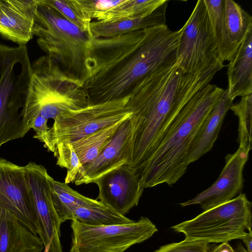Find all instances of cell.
I'll return each mask as SVG.
<instances>
[{"label":"cell","mask_w":252,"mask_h":252,"mask_svg":"<svg viewBox=\"0 0 252 252\" xmlns=\"http://www.w3.org/2000/svg\"><path fill=\"white\" fill-rule=\"evenodd\" d=\"M178 37L165 25L92 38L84 84L89 105L129 96L144 79L176 64Z\"/></svg>","instance_id":"obj_1"},{"label":"cell","mask_w":252,"mask_h":252,"mask_svg":"<svg viewBox=\"0 0 252 252\" xmlns=\"http://www.w3.org/2000/svg\"><path fill=\"white\" fill-rule=\"evenodd\" d=\"M220 70L197 75L176 64L144 79L134 90L126 107L131 113V156L128 166L137 172L148 160L169 123Z\"/></svg>","instance_id":"obj_2"},{"label":"cell","mask_w":252,"mask_h":252,"mask_svg":"<svg viewBox=\"0 0 252 252\" xmlns=\"http://www.w3.org/2000/svg\"><path fill=\"white\" fill-rule=\"evenodd\" d=\"M225 90L208 84L196 93L169 123L148 160L137 171L144 189L171 186L186 173L189 148Z\"/></svg>","instance_id":"obj_3"},{"label":"cell","mask_w":252,"mask_h":252,"mask_svg":"<svg viewBox=\"0 0 252 252\" xmlns=\"http://www.w3.org/2000/svg\"><path fill=\"white\" fill-rule=\"evenodd\" d=\"M32 32L41 49L84 84L88 76L91 35L42 0H38Z\"/></svg>","instance_id":"obj_4"},{"label":"cell","mask_w":252,"mask_h":252,"mask_svg":"<svg viewBox=\"0 0 252 252\" xmlns=\"http://www.w3.org/2000/svg\"><path fill=\"white\" fill-rule=\"evenodd\" d=\"M31 74L26 45L0 44V148L23 137L33 126L26 109Z\"/></svg>","instance_id":"obj_5"},{"label":"cell","mask_w":252,"mask_h":252,"mask_svg":"<svg viewBox=\"0 0 252 252\" xmlns=\"http://www.w3.org/2000/svg\"><path fill=\"white\" fill-rule=\"evenodd\" d=\"M89 105L84 84L69 76L49 56L39 57L32 64L26 109L34 121L38 115L54 120L61 114Z\"/></svg>","instance_id":"obj_6"},{"label":"cell","mask_w":252,"mask_h":252,"mask_svg":"<svg viewBox=\"0 0 252 252\" xmlns=\"http://www.w3.org/2000/svg\"><path fill=\"white\" fill-rule=\"evenodd\" d=\"M252 203L245 193L203 211L194 218L172 226L188 241L206 243L242 240L252 228Z\"/></svg>","instance_id":"obj_7"},{"label":"cell","mask_w":252,"mask_h":252,"mask_svg":"<svg viewBox=\"0 0 252 252\" xmlns=\"http://www.w3.org/2000/svg\"><path fill=\"white\" fill-rule=\"evenodd\" d=\"M178 31L176 64L184 72L197 75L224 67L203 0Z\"/></svg>","instance_id":"obj_8"},{"label":"cell","mask_w":252,"mask_h":252,"mask_svg":"<svg viewBox=\"0 0 252 252\" xmlns=\"http://www.w3.org/2000/svg\"><path fill=\"white\" fill-rule=\"evenodd\" d=\"M130 97L110 101L71 110L58 116L48 129L47 142L44 146L55 152L56 146L65 142L72 143L102 128L129 118L126 107Z\"/></svg>","instance_id":"obj_9"},{"label":"cell","mask_w":252,"mask_h":252,"mask_svg":"<svg viewBox=\"0 0 252 252\" xmlns=\"http://www.w3.org/2000/svg\"><path fill=\"white\" fill-rule=\"evenodd\" d=\"M70 252H125L158 231L147 217L125 224L93 226L72 220Z\"/></svg>","instance_id":"obj_10"},{"label":"cell","mask_w":252,"mask_h":252,"mask_svg":"<svg viewBox=\"0 0 252 252\" xmlns=\"http://www.w3.org/2000/svg\"><path fill=\"white\" fill-rule=\"evenodd\" d=\"M39 228V237L48 252H63L61 243L62 224L52 200L51 177L43 165L30 162L24 166Z\"/></svg>","instance_id":"obj_11"},{"label":"cell","mask_w":252,"mask_h":252,"mask_svg":"<svg viewBox=\"0 0 252 252\" xmlns=\"http://www.w3.org/2000/svg\"><path fill=\"white\" fill-rule=\"evenodd\" d=\"M7 210L39 235V228L24 166L0 158V212Z\"/></svg>","instance_id":"obj_12"},{"label":"cell","mask_w":252,"mask_h":252,"mask_svg":"<svg viewBox=\"0 0 252 252\" xmlns=\"http://www.w3.org/2000/svg\"><path fill=\"white\" fill-rule=\"evenodd\" d=\"M93 183L98 186L99 201L124 216L138 205L144 189L139 174L127 164L113 169Z\"/></svg>","instance_id":"obj_13"},{"label":"cell","mask_w":252,"mask_h":252,"mask_svg":"<svg viewBox=\"0 0 252 252\" xmlns=\"http://www.w3.org/2000/svg\"><path fill=\"white\" fill-rule=\"evenodd\" d=\"M249 154L239 148L233 154H227L225 164L219 178L209 188L186 202L182 207L199 205L203 211L225 203L241 193L243 188V171Z\"/></svg>","instance_id":"obj_14"},{"label":"cell","mask_w":252,"mask_h":252,"mask_svg":"<svg viewBox=\"0 0 252 252\" xmlns=\"http://www.w3.org/2000/svg\"><path fill=\"white\" fill-rule=\"evenodd\" d=\"M129 118L121 124L99 154L91 162L83 165V175L74 182L76 185L93 183L114 169L124 164L129 165L131 144Z\"/></svg>","instance_id":"obj_15"},{"label":"cell","mask_w":252,"mask_h":252,"mask_svg":"<svg viewBox=\"0 0 252 252\" xmlns=\"http://www.w3.org/2000/svg\"><path fill=\"white\" fill-rule=\"evenodd\" d=\"M38 0H0V35L18 45H26L33 36Z\"/></svg>","instance_id":"obj_16"},{"label":"cell","mask_w":252,"mask_h":252,"mask_svg":"<svg viewBox=\"0 0 252 252\" xmlns=\"http://www.w3.org/2000/svg\"><path fill=\"white\" fill-rule=\"evenodd\" d=\"M44 245L36 234L7 210L0 212V252H42Z\"/></svg>","instance_id":"obj_17"},{"label":"cell","mask_w":252,"mask_h":252,"mask_svg":"<svg viewBox=\"0 0 252 252\" xmlns=\"http://www.w3.org/2000/svg\"><path fill=\"white\" fill-rule=\"evenodd\" d=\"M167 2L150 14L105 22H91L90 29L92 37H113L141 29L165 25Z\"/></svg>","instance_id":"obj_18"},{"label":"cell","mask_w":252,"mask_h":252,"mask_svg":"<svg viewBox=\"0 0 252 252\" xmlns=\"http://www.w3.org/2000/svg\"><path fill=\"white\" fill-rule=\"evenodd\" d=\"M229 62L226 89L228 96L234 99L252 94V30Z\"/></svg>","instance_id":"obj_19"},{"label":"cell","mask_w":252,"mask_h":252,"mask_svg":"<svg viewBox=\"0 0 252 252\" xmlns=\"http://www.w3.org/2000/svg\"><path fill=\"white\" fill-rule=\"evenodd\" d=\"M233 100L228 96L226 89L207 116L190 146L188 158L189 165L212 149L225 116L233 104Z\"/></svg>","instance_id":"obj_20"},{"label":"cell","mask_w":252,"mask_h":252,"mask_svg":"<svg viewBox=\"0 0 252 252\" xmlns=\"http://www.w3.org/2000/svg\"><path fill=\"white\" fill-rule=\"evenodd\" d=\"M52 200L56 212L61 223L70 220L72 213L80 206L89 207L102 204L80 194L65 183L52 178L51 180Z\"/></svg>","instance_id":"obj_21"},{"label":"cell","mask_w":252,"mask_h":252,"mask_svg":"<svg viewBox=\"0 0 252 252\" xmlns=\"http://www.w3.org/2000/svg\"><path fill=\"white\" fill-rule=\"evenodd\" d=\"M210 19L221 59L229 61L239 46L232 44L228 37L224 18V0H203Z\"/></svg>","instance_id":"obj_22"},{"label":"cell","mask_w":252,"mask_h":252,"mask_svg":"<svg viewBox=\"0 0 252 252\" xmlns=\"http://www.w3.org/2000/svg\"><path fill=\"white\" fill-rule=\"evenodd\" d=\"M126 119L102 128L71 143L83 165L91 162L99 154L110 141L121 124Z\"/></svg>","instance_id":"obj_23"},{"label":"cell","mask_w":252,"mask_h":252,"mask_svg":"<svg viewBox=\"0 0 252 252\" xmlns=\"http://www.w3.org/2000/svg\"><path fill=\"white\" fill-rule=\"evenodd\" d=\"M70 220L93 226L121 224L134 221L103 203L97 206L77 207L72 213Z\"/></svg>","instance_id":"obj_24"},{"label":"cell","mask_w":252,"mask_h":252,"mask_svg":"<svg viewBox=\"0 0 252 252\" xmlns=\"http://www.w3.org/2000/svg\"><path fill=\"white\" fill-rule=\"evenodd\" d=\"M224 18L230 41L240 46L252 30V17L234 1L224 0Z\"/></svg>","instance_id":"obj_25"},{"label":"cell","mask_w":252,"mask_h":252,"mask_svg":"<svg viewBox=\"0 0 252 252\" xmlns=\"http://www.w3.org/2000/svg\"><path fill=\"white\" fill-rule=\"evenodd\" d=\"M167 0H122L96 19L98 21H108L123 18L148 14L167 2Z\"/></svg>","instance_id":"obj_26"},{"label":"cell","mask_w":252,"mask_h":252,"mask_svg":"<svg viewBox=\"0 0 252 252\" xmlns=\"http://www.w3.org/2000/svg\"><path fill=\"white\" fill-rule=\"evenodd\" d=\"M230 109L239 119V148L249 154L252 145V94L242 96L240 101L233 104Z\"/></svg>","instance_id":"obj_27"},{"label":"cell","mask_w":252,"mask_h":252,"mask_svg":"<svg viewBox=\"0 0 252 252\" xmlns=\"http://www.w3.org/2000/svg\"><path fill=\"white\" fill-rule=\"evenodd\" d=\"M54 156L57 158L56 164L67 169L64 183H74L83 175V164L75 153L71 143L65 142L59 143L56 147Z\"/></svg>","instance_id":"obj_28"},{"label":"cell","mask_w":252,"mask_h":252,"mask_svg":"<svg viewBox=\"0 0 252 252\" xmlns=\"http://www.w3.org/2000/svg\"><path fill=\"white\" fill-rule=\"evenodd\" d=\"M43 3L54 9L65 19L91 35V20L86 17L76 4L75 0H42Z\"/></svg>","instance_id":"obj_29"},{"label":"cell","mask_w":252,"mask_h":252,"mask_svg":"<svg viewBox=\"0 0 252 252\" xmlns=\"http://www.w3.org/2000/svg\"><path fill=\"white\" fill-rule=\"evenodd\" d=\"M122 0H75L84 15L88 18L96 19L98 17L121 2Z\"/></svg>","instance_id":"obj_30"},{"label":"cell","mask_w":252,"mask_h":252,"mask_svg":"<svg viewBox=\"0 0 252 252\" xmlns=\"http://www.w3.org/2000/svg\"><path fill=\"white\" fill-rule=\"evenodd\" d=\"M208 244L184 239L180 242L162 246L154 252H210Z\"/></svg>","instance_id":"obj_31"},{"label":"cell","mask_w":252,"mask_h":252,"mask_svg":"<svg viewBox=\"0 0 252 252\" xmlns=\"http://www.w3.org/2000/svg\"><path fill=\"white\" fill-rule=\"evenodd\" d=\"M211 252H235L228 243H222L216 247Z\"/></svg>","instance_id":"obj_32"},{"label":"cell","mask_w":252,"mask_h":252,"mask_svg":"<svg viewBox=\"0 0 252 252\" xmlns=\"http://www.w3.org/2000/svg\"><path fill=\"white\" fill-rule=\"evenodd\" d=\"M242 240L244 242L245 246L247 247V251L248 252H252V228L248 230L247 235L243 238Z\"/></svg>","instance_id":"obj_33"},{"label":"cell","mask_w":252,"mask_h":252,"mask_svg":"<svg viewBox=\"0 0 252 252\" xmlns=\"http://www.w3.org/2000/svg\"><path fill=\"white\" fill-rule=\"evenodd\" d=\"M239 249L241 250L242 252H248L247 251L244 249L242 246H240Z\"/></svg>","instance_id":"obj_34"},{"label":"cell","mask_w":252,"mask_h":252,"mask_svg":"<svg viewBox=\"0 0 252 252\" xmlns=\"http://www.w3.org/2000/svg\"><path fill=\"white\" fill-rule=\"evenodd\" d=\"M48 249H49V247H48L45 248V249L43 251V252H48Z\"/></svg>","instance_id":"obj_35"}]
</instances>
